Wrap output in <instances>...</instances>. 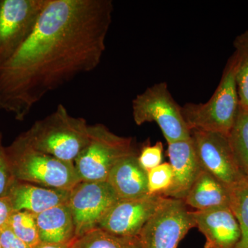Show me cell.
<instances>
[{
  "instance_id": "obj_12",
  "label": "cell",
  "mask_w": 248,
  "mask_h": 248,
  "mask_svg": "<svg viewBox=\"0 0 248 248\" xmlns=\"http://www.w3.org/2000/svg\"><path fill=\"white\" fill-rule=\"evenodd\" d=\"M196 228L205 238L204 248H234L240 229L230 207L193 212Z\"/></svg>"
},
{
  "instance_id": "obj_24",
  "label": "cell",
  "mask_w": 248,
  "mask_h": 248,
  "mask_svg": "<svg viewBox=\"0 0 248 248\" xmlns=\"http://www.w3.org/2000/svg\"><path fill=\"white\" fill-rule=\"evenodd\" d=\"M16 181L10 166L6 147L3 145V135L0 132V197H8Z\"/></svg>"
},
{
  "instance_id": "obj_6",
  "label": "cell",
  "mask_w": 248,
  "mask_h": 248,
  "mask_svg": "<svg viewBox=\"0 0 248 248\" xmlns=\"http://www.w3.org/2000/svg\"><path fill=\"white\" fill-rule=\"evenodd\" d=\"M132 114L138 125L155 122L167 143L190 138V130L182 112V107L174 100L166 82L147 88L132 102Z\"/></svg>"
},
{
  "instance_id": "obj_22",
  "label": "cell",
  "mask_w": 248,
  "mask_h": 248,
  "mask_svg": "<svg viewBox=\"0 0 248 248\" xmlns=\"http://www.w3.org/2000/svg\"><path fill=\"white\" fill-rule=\"evenodd\" d=\"M10 229L29 247L40 244L35 215L27 211H15L10 218Z\"/></svg>"
},
{
  "instance_id": "obj_5",
  "label": "cell",
  "mask_w": 248,
  "mask_h": 248,
  "mask_svg": "<svg viewBox=\"0 0 248 248\" xmlns=\"http://www.w3.org/2000/svg\"><path fill=\"white\" fill-rule=\"evenodd\" d=\"M139 152L133 138L120 136L105 125H89V138L75 161L81 182H107L121 160Z\"/></svg>"
},
{
  "instance_id": "obj_13",
  "label": "cell",
  "mask_w": 248,
  "mask_h": 248,
  "mask_svg": "<svg viewBox=\"0 0 248 248\" xmlns=\"http://www.w3.org/2000/svg\"><path fill=\"white\" fill-rule=\"evenodd\" d=\"M168 156L173 171V182L164 197L184 200L202 168L190 138L168 143Z\"/></svg>"
},
{
  "instance_id": "obj_21",
  "label": "cell",
  "mask_w": 248,
  "mask_h": 248,
  "mask_svg": "<svg viewBox=\"0 0 248 248\" xmlns=\"http://www.w3.org/2000/svg\"><path fill=\"white\" fill-rule=\"evenodd\" d=\"M234 47L239 107L248 111V30L235 38Z\"/></svg>"
},
{
  "instance_id": "obj_10",
  "label": "cell",
  "mask_w": 248,
  "mask_h": 248,
  "mask_svg": "<svg viewBox=\"0 0 248 248\" xmlns=\"http://www.w3.org/2000/svg\"><path fill=\"white\" fill-rule=\"evenodd\" d=\"M190 135L202 169L228 189L246 178L236 164L228 135L202 130H190Z\"/></svg>"
},
{
  "instance_id": "obj_11",
  "label": "cell",
  "mask_w": 248,
  "mask_h": 248,
  "mask_svg": "<svg viewBox=\"0 0 248 248\" xmlns=\"http://www.w3.org/2000/svg\"><path fill=\"white\" fill-rule=\"evenodd\" d=\"M165 198L148 195L135 200H120L104 215L97 228L118 236H138Z\"/></svg>"
},
{
  "instance_id": "obj_29",
  "label": "cell",
  "mask_w": 248,
  "mask_h": 248,
  "mask_svg": "<svg viewBox=\"0 0 248 248\" xmlns=\"http://www.w3.org/2000/svg\"><path fill=\"white\" fill-rule=\"evenodd\" d=\"M0 248H1V241H0Z\"/></svg>"
},
{
  "instance_id": "obj_4",
  "label": "cell",
  "mask_w": 248,
  "mask_h": 248,
  "mask_svg": "<svg viewBox=\"0 0 248 248\" xmlns=\"http://www.w3.org/2000/svg\"><path fill=\"white\" fill-rule=\"evenodd\" d=\"M234 54L227 62L219 84L208 102L187 103L182 107L190 130H202L229 135L239 110Z\"/></svg>"
},
{
  "instance_id": "obj_23",
  "label": "cell",
  "mask_w": 248,
  "mask_h": 248,
  "mask_svg": "<svg viewBox=\"0 0 248 248\" xmlns=\"http://www.w3.org/2000/svg\"><path fill=\"white\" fill-rule=\"evenodd\" d=\"M172 182V166L170 163H162L157 167L148 172L149 195H157L164 197V194L170 188Z\"/></svg>"
},
{
  "instance_id": "obj_15",
  "label": "cell",
  "mask_w": 248,
  "mask_h": 248,
  "mask_svg": "<svg viewBox=\"0 0 248 248\" xmlns=\"http://www.w3.org/2000/svg\"><path fill=\"white\" fill-rule=\"evenodd\" d=\"M138 154L130 155L117 163L108 177L120 200H135L149 195L148 172L142 169Z\"/></svg>"
},
{
  "instance_id": "obj_20",
  "label": "cell",
  "mask_w": 248,
  "mask_h": 248,
  "mask_svg": "<svg viewBox=\"0 0 248 248\" xmlns=\"http://www.w3.org/2000/svg\"><path fill=\"white\" fill-rule=\"evenodd\" d=\"M228 139L236 164L244 177L248 179V111L239 107Z\"/></svg>"
},
{
  "instance_id": "obj_2",
  "label": "cell",
  "mask_w": 248,
  "mask_h": 248,
  "mask_svg": "<svg viewBox=\"0 0 248 248\" xmlns=\"http://www.w3.org/2000/svg\"><path fill=\"white\" fill-rule=\"evenodd\" d=\"M89 133L86 120L71 116L60 104L50 115L36 121L21 135L37 151L74 164L86 144Z\"/></svg>"
},
{
  "instance_id": "obj_9",
  "label": "cell",
  "mask_w": 248,
  "mask_h": 248,
  "mask_svg": "<svg viewBox=\"0 0 248 248\" xmlns=\"http://www.w3.org/2000/svg\"><path fill=\"white\" fill-rule=\"evenodd\" d=\"M120 200L108 182H81L75 186L67 202L74 221L75 239L97 228L104 215Z\"/></svg>"
},
{
  "instance_id": "obj_26",
  "label": "cell",
  "mask_w": 248,
  "mask_h": 248,
  "mask_svg": "<svg viewBox=\"0 0 248 248\" xmlns=\"http://www.w3.org/2000/svg\"><path fill=\"white\" fill-rule=\"evenodd\" d=\"M0 241L1 248H31L19 239L9 226L0 229Z\"/></svg>"
},
{
  "instance_id": "obj_25",
  "label": "cell",
  "mask_w": 248,
  "mask_h": 248,
  "mask_svg": "<svg viewBox=\"0 0 248 248\" xmlns=\"http://www.w3.org/2000/svg\"><path fill=\"white\" fill-rule=\"evenodd\" d=\"M164 146L161 141L156 142L155 145L148 144L142 147L139 152L138 161L142 169L147 172L162 164Z\"/></svg>"
},
{
  "instance_id": "obj_1",
  "label": "cell",
  "mask_w": 248,
  "mask_h": 248,
  "mask_svg": "<svg viewBox=\"0 0 248 248\" xmlns=\"http://www.w3.org/2000/svg\"><path fill=\"white\" fill-rule=\"evenodd\" d=\"M113 11L112 0H48L31 37L0 66V110L22 122L49 93L94 71Z\"/></svg>"
},
{
  "instance_id": "obj_27",
  "label": "cell",
  "mask_w": 248,
  "mask_h": 248,
  "mask_svg": "<svg viewBox=\"0 0 248 248\" xmlns=\"http://www.w3.org/2000/svg\"><path fill=\"white\" fill-rule=\"evenodd\" d=\"M14 212L9 197H0V229L9 226L10 218Z\"/></svg>"
},
{
  "instance_id": "obj_19",
  "label": "cell",
  "mask_w": 248,
  "mask_h": 248,
  "mask_svg": "<svg viewBox=\"0 0 248 248\" xmlns=\"http://www.w3.org/2000/svg\"><path fill=\"white\" fill-rule=\"evenodd\" d=\"M230 208L236 217L240 239L234 248H248V179L244 178L229 188Z\"/></svg>"
},
{
  "instance_id": "obj_28",
  "label": "cell",
  "mask_w": 248,
  "mask_h": 248,
  "mask_svg": "<svg viewBox=\"0 0 248 248\" xmlns=\"http://www.w3.org/2000/svg\"><path fill=\"white\" fill-rule=\"evenodd\" d=\"M34 248H69L67 244H52L40 243Z\"/></svg>"
},
{
  "instance_id": "obj_3",
  "label": "cell",
  "mask_w": 248,
  "mask_h": 248,
  "mask_svg": "<svg viewBox=\"0 0 248 248\" xmlns=\"http://www.w3.org/2000/svg\"><path fill=\"white\" fill-rule=\"evenodd\" d=\"M6 151L18 182L68 191L81 182L73 163L37 151L21 134L6 147Z\"/></svg>"
},
{
  "instance_id": "obj_8",
  "label": "cell",
  "mask_w": 248,
  "mask_h": 248,
  "mask_svg": "<svg viewBox=\"0 0 248 248\" xmlns=\"http://www.w3.org/2000/svg\"><path fill=\"white\" fill-rule=\"evenodd\" d=\"M192 228H196L193 212L184 201L165 198L139 235L141 248H177Z\"/></svg>"
},
{
  "instance_id": "obj_18",
  "label": "cell",
  "mask_w": 248,
  "mask_h": 248,
  "mask_svg": "<svg viewBox=\"0 0 248 248\" xmlns=\"http://www.w3.org/2000/svg\"><path fill=\"white\" fill-rule=\"evenodd\" d=\"M69 248H141L140 236H122L96 228L76 238Z\"/></svg>"
},
{
  "instance_id": "obj_7",
  "label": "cell",
  "mask_w": 248,
  "mask_h": 248,
  "mask_svg": "<svg viewBox=\"0 0 248 248\" xmlns=\"http://www.w3.org/2000/svg\"><path fill=\"white\" fill-rule=\"evenodd\" d=\"M48 0H0V66L31 37Z\"/></svg>"
},
{
  "instance_id": "obj_14",
  "label": "cell",
  "mask_w": 248,
  "mask_h": 248,
  "mask_svg": "<svg viewBox=\"0 0 248 248\" xmlns=\"http://www.w3.org/2000/svg\"><path fill=\"white\" fill-rule=\"evenodd\" d=\"M70 192L16 181L8 197L14 211H27L38 215L53 207L66 203Z\"/></svg>"
},
{
  "instance_id": "obj_17",
  "label": "cell",
  "mask_w": 248,
  "mask_h": 248,
  "mask_svg": "<svg viewBox=\"0 0 248 248\" xmlns=\"http://www.w3.org/2000/svg\"><path fill=\"white\" fill-rule=\"evenodd\" d=\"M197 211L230 207L229 189L205 170L202 169L184 200Z\"/></svg>"
},
{
  "instance_id": "obj_16",
  "label": "cell",
  "mask_w": 248,
  "mask_h": 248,
  "mask_svg": "<svg viewBox=\"0 0 248 248\" xmlns=\"http://www.w3.org/2000/svg\"><path fill=\"white\" fill-rule=\"evenodd\" d=\"M41 243L68 245L76 237L74 221L66 203L35 215Z\"/></svg>"
}]
</instances>
